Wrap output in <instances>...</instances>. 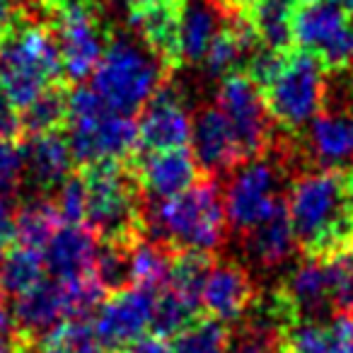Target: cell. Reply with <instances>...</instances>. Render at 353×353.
<instances>
[{
  "mask_svg": "<svg viewBox=\"0 0 353 353\" xmlns=\"http://www.w3.org/2000/svg\"><path fill=\"white\" fill-rule=\"evenodd\" d=\"M225 223L223 194L208 176L172 199L143 203L141 237L162 242L172 252L211 254L225 235Z\"/></svg>",
  "mask_w": 353,
  "mask_h": 353,
  "instance_id": "1",
  "label": "cell"
},
{
  "mask_svg": "<svg viewBox=\"0 0 353 353\" xmlns=\"http://www.w3.org/2000/svg\"><path fill=\"white\" fill-rule=\"evenodd\" d=\"M288 216L298 245L307 256H327L353 240V221L348 216L343 174L339 170L305 172L290 184Z\"/></svg>",
  "mask_w": 353,
  "mask_h": 353,
  "instance_id": "2",
  "label": "cell"
},
{
  "mask_svg": "<svg viewBox=\"0 0 353 353\" xmlns=\"http://www.w3.org/2000/svg\"><path fill=\"white\" fill-rule=\"evenodd\" d=\"M63 73L54 30L20 10L0 34V90L17 109L34 102Z\"/></svg>",
  "mask_w": 353,
  "mask_h": 353,
  "instance_id": "3",
  "label": "cell"
},
{
  "mask_svg": "<svg viewBox=\"0 0 353 353\" xmlns=\"http://www.w3.org/2000/svg\"><path fill=\"white\" fill-rule=\"evenodd\" d=\"M68 145L80 165L126 162L138 150V123L109 107L94 90L75 88L68 97Z\"/></svg>",
  "mask_w": 353,
  "mask_h": 353,
  "instance_id": "4",
  "label": "cell"
},
{
  "mask_svg": "<svg viewBox=\"0 0 353 353\" xmlns=\"http://www.w3.org/2000/svg\"><path fill=\"white\" fill-rule=\"evenodd\" d=\"M170 73L165 63L133 34H117L92 73V90L117 112L143 109Z\"/></svg>",
  "mask_w": 353,
  "mask_h": 353,
  "instance_id": "5",
  "label": "cell"
},
{
  "mask_svg": "<svg viewBox=\"0 0 353 353\" xmlns=\"http://www.w3.org/2000/svg\"><path fill=\"white\" fill-rule=\"evenodd\" d=\"M88 187L85 225L99 240H136L141 237L143 199L131 165L99 162L83 172Z\"/></svg>",
  "mask_w": 353,
  "mask_h": 353,
  "instance_id": "6",
  "label": "cell"
},
{
  "mask_svg": "<svg viewBox=\"0 0 353 353\" xmlns=\"http://www.w3.org/2000/svg\"><path fill=\"white\" fill-rule=\"evenodd\" d=\"M327 68L307 51H288L279 75L264 88L274 123L288 133L305 131L327 102Z\"/></svg>",
  "mask_w": 353,
  "mask_h": 353,
  "instance_id": "7",
  "label": "cell"
},
{
  "mask_svg": "<svg viewBox=\"0 0 353 353\" xmlns=\"http://www.w3.org/2000/svg\"><path fill=\"white\" fill-rule=\"evenodd\" d=\"M281 182H283V165L274 157L259 155L235 167L223 194L225 218L232 230L247 235L259 223H264L283 201Z\"/></svg>",
  "mask_w": 353,
  "mask_h": 353,
  "instance_id": "8",
  "label": "cell"
},
{
  "mask_svg": "<svg viewBox=\"0 0 353 353\" xmlns=\"http://www.w3.org/2000/svg\"><path fill=\"white\" fill-rule=\"evenodd\" d=\"M293 39L332 73L353 68V17L334 0H310L295 8Z\"/></svg>",
  "mask_w": 353,
  "mask_h": 353,
  "instance_id": "9",
  "label": "cell"
},
{
  "mask_svg": "<svg viewBox=\"0 0 353 353\" xmlns=\"http://www.w3.org/2000/svg\"><path fill=\"white\" fill-rule=\"evenodd\" d=\"M216 107L225 117L242 160L264 155L274 141V117L266 104L264 90L247 73L223 78Z\"/></svg>",
  "mask_w": 353,
  "mask_h": 353,
  "instance_id": "10",
  "label": "cell"
},
{
  "mask_svg": "<svg viewBox=\"0 0 353 353\" xmlns=\"http://www.w3.org/2000/svg\"><path fill=\"white\" fill-rule=\"evenodd\" d=\"M155 295L157 293L152 290L128 285V288L112 293L99 305L92 327L104 351H121L143 339L152 322Z\"/></svg>",
  "mask_w": 353,
  "mask_h": 353,
  "instance_id": "11",
  "label": "cell"
},
{
  "mask_svg": "<svg viewBox=\"0 0 353 353\" xmlns=\"http://www.w3.org/2000/svg\"><path fill=\"white\" fill-rule=\"evenodd\" d=\"M54 37L59 41L65 78L80 83L94 73L107 46H104L102 25L92 10L61 8L54 22Z\"/></svg>",
  "mask_w": 353,
  "mask_h": 353,
  "instance_id": "12",
  "label": "cell"
},
{
  "mask_svg": "<svg viewBox=\"0 0 353 353\" xmlns=\"http://www.w3.org/2000/svg\"><path fill=\"white\" fill-rule=\"evenodd\" d=\"M192 114L179 90L162 85L143 107L138 121V145L145 152L179 150L192 143Z\"/></svg>",
  "mask_w": 353,
  "mask_h": 353,
  "instance_id": "13",
  "label": "cell"
},
{
  "mask_svg": "<svg viewBox=\"0 0 353 353\" xmlns=\"http://www.w3.org/2000/svg\"><path fill=\"white\" fill-rule=\"evenodd\" d=\"M136 182L150 201L172 199L199 182V165L187 148L141 152L131 162Z\"/></svg>",
  "mask_w": 353,
  "mask_h": 353,
  "instance_id": "14",
  "label": "cell"
},
{
  "mask_svg": "<svg viewBox=\"0 0 353 353\" xmlns=\"http://www.w3.org/2000/svg\"><path fill=\"white\" fill-rule=\"evenodd\" d=\"M12 312H15L17 332L25 341L32 343L34 339H44L61 322L73 319L68 285L59 279L39 281L34 288L17 295Z\"/></svg>",
  "mask_w": 353,
  "mask_h": 353,
  "instance_id": "15",
  "label": "cell"
},
{
  "mask_svg": "<svg viewBox=\"0 0 353 353\" xmlns=\"http://www.w3.org/2000/svg\"><path fill=\"white\" fill-rule=\"evenodd\" d=\"M235 0H184L179 8V63H203Z\"/></svg>",
  "mask_w": 353,
  "mask_h": 353,
  "instance_id": "16",
  "label": "cell"
},
{
  "mask_svg": "<svg viewBox=\"0 0 353 353\" xmlns=\"http://www.w3.org/2000/svg\"><path fill=\"white\" fill-rule=\"evenodd\" d=\"M256 298V288L252 283L250 274L240 264L232 261H218L211 266V274L203 285L201 307L208 317L218 319L223 324L240 322L247 314L250 305Z\"/></svg>",
  "mask_w": 353,
  "mask_h": 353,
  "instance_id": "17",
  "label": "cell"
},
{
  "mask_svg": "<svg viewBox=\"0 0 353 353\" xmlns=\"http://www.w3.org/2000/svg\"><path fill=\"white\" fill-rule=\"evenodd\" d=\"M283 353H353V310L324 319H293L281 336Z\"/></svg>",
  "mask_w": 353,
  "mask_h": 353,
  "instance_id": "18",
  "label": "cell"
},
{
  "mask_svg": "<svg viewBox=\"0 0 353 353\" xmlns=\"http://www.w3.org/2000/svg\"><path fill=\"white\" fill-rule=\"evenodd\" d=\"M281 295L288 300L298 319H324L334 312L332 283L324 259L307 256L300 261L281 285Z\"/></svg>",
  "mask_w": 353,
  "mask_h": 353,
  "instance_id": "19",
  "label": "cell"
},
{
  "mask_svg": "<svg viewBox=\"0 0 353 353\" xmlns=\"http://www.w3.org/2000/svg\"><path fill=\"white\" fill-rule=\"evenodd\" d=\"M192 155L199 170L203 172H225L235 170L242 160L237 150L235 136L228 126L225 117L218 107L203 109L192 128Z\"/></svg>",
  "mask_w": 353,
  "mask_h": 353,
  "instance_id": "20",
  "label": "cell"
},
{
  "mask_svg": "<svg viewBox=\"0 0 353 353\" xmlns=\"http://www.w3.org/2000/svg\"><path fill=\"white\" fill-rule=\"evenodd\" d=\"M20 150L25 162V176L41 192L61 187L70 176L73 152H70L68 138L61 136L59 131L27 136Z\"/></svg>",
  "mask_w": 353,
  "mask_h": 353,
  "instance_id": "21",
  "label": "cell"
},
{
  "mask_svg": "<svg viewBox=\"0 0 353 353\" xmlns=\"http://www.w3.org/2000/svg\"><path fill=\"white\" fill-rule=\"evenodd\" d=\"M97 235L88 225H61L44 247L46 269L54 279L75 281L92 274Z\"/></svg>",
  "mask_w": 353,
  "mask_h": 353,
  "instance_id": "22",
  "label": "cell"
},
{
  "mask_svg": "<svg viewBox=\"0 0 353 353\" xmlns=\"http://www.w3.org/2000/svg\"><path fill=\"white\" fill-rule=\"evenodd\" d=\"M179 8L174 3L165 6H150L131 12V34L138 37L167 68L179 65V46H176V34H179Z\"/></svg>",
  "mask_w": 353,
  "mask_h": 353,
  "instance_id": "23",
  "label": "cell"
},
{
  "mask_svg": "<svg viewBox=\"0 0 353 353\" xmlns=\"http://www.w3.org/2000/svg\"><path fill=\"white\" fill-rule=\"evenodd\" d=\"M245 242L247 254L264 269H276V266L285 264L298 247V237H295L285 201H281L264 223L247 232Z\"/></svg>",
  "mask_w": 353,
  "mask_h": 353,
  "instance_id": "24",
  "label": "cell"
},
{
  "mask_svg": "<svg viewBox=\"0 0 353 353\" xmlns=\"http://www.w3.org/2000/svg\"><path fill=\"white\" fill-rule=\"evenodd\" d=\"M261 46L288 51L293 41L295 0H240Z\"/></svg>",
  "mask_w": 353,
  "mask_h": 353,
  "instance_id": "25",
  "label": "cell"
},
{
  "mask_svg": "<svg viewBox=\"0 0 353 353\" xmlns=\"http://www.w3.org/2000/svg\"><path fill=\"white\" fill-rule=\"evenodd\" d=\"M61 228V216L56 203L46 196H34L15 211V240L22 247L41 250Z\"/></svg>",
  "mask_w": 353,
  "mask_h": 353,
  "instance_id": "26",
  "label": "cell"
},
{
  "mask_svg": "<svg viewBox=\"0 0 353 353\" xmlns=\"http://www.w3.org/2000/svg\"><path fill=\"white\" fill-rule=\"evenodd\" d=\"M213 259L206 252H174L172 256V269L170 279H167V288L174 290L184 303L192 310H201V295L206 279L211 274Z\"/></svg>",
  "mask_w": 353,
  "mask_h": 353,
  "instance_id": "27",
  "label": "cell"
},
{
  "mask_svg": "<svg viewBox=\"0 0 353 353\" xmlns=\"http://www.w3.org/2000/svg\"><path fill=\"white\" fill-rule=\"evenodd\" d=\"M172 256L174 252L162 242L136 237L131 245V285L157 293L170 279Z\"/></svg>",
  "mask_w": 353,
  "mask_h": 353,
  "instance_id": "28",
  "label": "cell"
},
{
  "mask_svg": "<svg viewBox=\"0 0 353 353\" xmlns=\"http://www.w3.org/2000/svg\"><path fill=\"white\" fill-rule=\"evenodd\" d=\"M44 252L32 250V247H12L3 256V293L22 295L34 288L39 281H44Z\"/></svg>",
  "mask_w": 353,
  "mask_h": 353,
  "instance_id": "29",
  "label": "cell"
},
{
  "mask_svg": "<svg viewBox=\"0 0 353 353\" xmlns=\"http://www.w3.org/2000/svg\"><path fill=\"white\" fill-rule=\"evenodd\" d=\"M131 245L133 240H102V245H97L92 276L109 293L131 285Z\"/></svg>",
  "mask_w": 353,
  "mask_h": 353,
  "instance_id": "30",
  "label": "cell"
},
{
  "mask_svg": "<svg viewBox=\"0 0 353 353\" xmlns=\"http://www.w3.org/2000/svg\"><path fill=\"white\" fill-rule=\"evenodd\" d=\"M68 97L70 92H65L61 85H51L49 90H44L34 102L20 109L22 131L30 133V136L59 131L68 119Z\"/></svg>",
  "mask_w": 353,
  "mask_h": 353,
  "instance_id": "31",
  "label": "cell"
},
{
  "mask_svg": "<svg viewBox=\"0 0 353 353\" xmlns=\"http://www.w3.org/2000/svg\"><path fill=\"white\" fill-rule=\"evenodd\" d=\"M232 334L213 317L194 319L172 341V353H230Z\"/></svg>",
  "mask_w": 353,
  "mask_h": 353,
  "instance_id": "32",
  "label": "cell"
},
{
  "mask_svg": "<svg viewBox=\"0 0 353 353\" xmlns=\"http://www.w3.org/2000/svg\"><path fill=\"white\" fill-rule=\"evenodd\" d=\"M41 353H104V348L92 324L85 317H73L41 339Z\"/></svg>",
  "mask_w": 353,
  "mask_h": 353,
  "instance_id": "33",
  "label": "cell"
},
{
  "mask_svg": "<svg viewBox=\"0 0 353 353\" xmlns=\"http://www.w3.org/2000/svg\"><path fill=\"white\" fill-rule=\"evenodd\" d=\"M194 317H196V310L189 307L172 288L162 285V288L157 290L155 307H152V322H150L155 336H160V339L176 336L189 322H194Z\"/></svg>",
  "mask_w": 353,
  "mask_h": 353,
  "instance_id": "34",
  "label": "cell"
},
{
  "mask_svg": "<svg viewBox=\"0 0 353 353\" xmlns=\"http://www.w3.org/2000/svg\"><path fill=\"white\" fill-rule=\"evenodd\" d=\"M322 259L329 271L334 310H353V240Z\"/></svg>",
  "mask_w": 353,
  "mask_h": 353,
  "instance_id": "35",
  "label": "cell"
},
{
  "mask_svg": "<svg viewBox=\"0 0 353 353\" xmlns=\"http://www.w3.org/2000/svg\"><path fill=\"white\" fill-rule=\"evenodd\" d=\"M56 211L63 225H85L88 221V187L83 174H70L56 194Z\"/></svg>",
  "mask_w": 353,
  "mask_h": 353,
  "instance_id": "36",
  "label": "cell"
},
{
  "mask_svg": "<svg viewBox=\"0 0 353 353\" xmlns=\"http://www.w3.org/2000/svg\"><path fill=\"white\" fill-rule=\"evenodd\" d=\"M288 51H276V49H269V46L259 44L254 49V54L250 56V61H247V75H250L259 88H269L271 80L279 75Z\"/></svg>",
  "mask_w": 353,
  "mask_h": 353,
  "instance_id": "37",
  "label": "cell"
},
{
  "mask_svg": "<svg viewBox=\"0 0 353 353\" xmlns=\"http://www.w3.org/2000/svg\"><path fill=\"white\" fill-rule=\"evenodd\" d=\"M22 117L20 109L6 97L0 90V141H17L22 136Z\"/></svg>",
  "mask_w": 353,
  "mask_h": 353,
  "instance_id": "38",
  "label": "cell"
},
{
  "mask_svg": "<svg viewBox=\"0 0 353 353\" xmlns=\"http://www.w3.org/2000/svg\"><path fill=\"white\" fill-rule=\"evenodd\" d=\"M15 240V203H12V194L0 192V242L8 245Z\"/></svg>",
  "mask_w": 353,
  "mask_h": 353,
  "instance_id": "39",
  "label": "cell"
},
{
  "mask_svg": "<svg viewBox=\"0 0 353 353\" xmlns=\"http://www.w3.org/2000/svg\"><path fill=\"white\" fill-rule=\"evenodd\" d=\"M119 353H172V348L160 336H143L133 341L131 346L121 348Z\"/></svg>",
  "mask_w": 353,
  "mask_h": 353,
  "instance_id": "40",
  "label": "cell"
},
{
  "mask_svg": "<svg viewBox=\"0 0 353 353\" xmlns=\"http://www.w3.org/2000/svg\"><path fill=\"white\" fill-rule=\"evenodd\" d=\"M32 343L25 339H0V353H32Z\"/></svg>",
  "mask_w": 353,
  "mask_h": 353,
  "instance_id": "41",
  "label": "cell"
},
{
  "mask_svg": "<svg viewBox=\"0 0 353 353\" xmlns=\"http://www.w3.org/2000/svg\"><path fill=\"white\" fill-rule=\"evenodd\" d=\"M128 12L141 10V8H150V6H165V3H174V6H182L184 0H119Z\"/></svg>",
  "mask_w": 353,
  "mask_h": 353,
  "instance_id": "42",
  "label": "cell"
},
{
  "mask_svg": "<svg viewBox=\"0 0 353 353\" xmlns=\"http://www.w3.org/2000/svg\"><path fill=\"white\" fill-rule=\"evenodd\" d=\"M20 10L22 8H17V0H0V22L8 25Z\"/></svg>",
  "mask_w": 353,
  "mask_h": 353,
  "instance_id": "43",
  "label": "cell"
},
{
  "mask_svg": "<svg viewBox=\"0 0 353 353\" xmlns=\"http://www.w3.org/2000/svg\"><path fill=\"white\" fill-rule=\"evenodd\" d=\"M343 189H346V206H348V216L353 221V167L343 174Z\"/></svg>",
  "mask_w": 353,
  "mask_h": 353,
  "instance_id": "44",
  "label": "cell"
},
{
  "mask_svg": "<svg viewBox=\"0 0 353 353\" xmlns=\"http://www.w3.org/2000/svg\"><path fill=\"white\" fill-rule=\"evenodd\" d=\"M59 8H85V10H92V6H97L99 0H56Z\"/></svg>",
  "mask_w": 353,
  "mask_h": 353,
  "instance_id": "45",
  "label": "cell"
},
{
  "mask_svg": "<svg viewBox=\"0 0 353 353\" xmlns=\"http://www.w3.org/2000/svg\"><path fill=\"white\" fill-rule=\"evenodd\" d=\"M3 256H6V245L0 242V295H3Z\"/></svg>",
  "mask_w": 353,
  "mask_h": 353,
  "instance_id": "46",
  "label": "cell"
},
{
  "mask_svg": "<svg viewBox=\"0 0 353 353\" xmlns=\"http://www.w3.org/2000/svg\"><path fill=\"white\" fill-rule=\"evenodd\" d=\"M334 3H339V6H341L343 10H346L348 15L353 17V0H334Z\"/></svg>",
  "mask_w": 353,
  "mask_h": 353,
  "instance_id": "47",
  "label": "cell"
},
{
  "mask_svg": "<svg viewBox=\"0 0 353 353\" xmlns=\"http://www.w3.org/2000/svg\"><path fill=\"white\" fill-rule=\"evenodd\" d=\"M39 3H44V6H51V3H56V0H39Z\"/></svg>",
  "mask_w": 353,
  "mask_h": 353,
  "instance_id": "48",
  "label": "cell"
},
{
  "mask_svg": "<svg viewBox=\"0 0 353 353\" xmlns=\"http://www.w3.org/2000/svg\"><path fill=\"white\" fill-rule=\"evenodd\" d=\"M3 30H6V25H3V22H0V34H3Z\"/></svg>",
  "mask_w": 353,
  "mask_h": 353,
  "instance_id": "49",
  "label": "cell"
},
{
  "mask_svg": "<svg viewBox=\"0 0 353 353\" xmlns=\"http://www.w3.org/2000/svg\"><path fill=\"white\" fill-rule=\"evenodd\" d=\"M300 3H310V0H300Z\"/></svg>",
  "mask_w": 353,
  "mask_h": 353,
  "instance_id": "50",
  "label": "cell"
}]
</instances>
